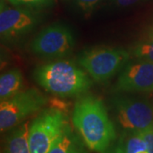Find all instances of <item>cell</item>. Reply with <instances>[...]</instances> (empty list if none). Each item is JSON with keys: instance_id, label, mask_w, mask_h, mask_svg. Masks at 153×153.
Returning a JSON list of instances; mask_svg holds the SVG:
<instances>
[{"instance_id": "obj_1", "label": "cell", "mask_w": 153, "mask_h": 153, "mask_svg": "<svg viewBox=\"0 0 153 153\" xmlns=\"http://www.w3.org/2000/svg\"><path fill=\"white\" fill-rule=\"evenodd\" d=\"M72 123L88 149L104 152L116 139V130L104 103L92 95L76 101Z\"/></svg>"}, {"instance_id": "obj_2", "label": "cell", "mask_w": 153, "mask_h": 153, "mask_svg": "<svg viewBox=\"0 0 153 153\" xmlns=\"http://www.w3.org/2000/svg\"><path fill=\"white\" fill-rule=\"evenodd\" d=\"M34 78L46 91L61 97L82 94L92 83L87 73L68 60L38 66L34 71Z\"/></svg>"}, {"instance_id": "obj_3", "label": "cell", "mask_w": 153, "mask_h": 153, "mask_svg": "<svg viewBox=\"0 0 153 153\" xmlns=\"http://www.w3.org/2000/svg\"><path fill=\"white\" fill-rule=\"evenodd\" d=\"M129 53L121 48H97L84 51L79 64L94 81L105 82L124 68Z\"/></svg>"}, {"instance_id": "obj_4", "label": "cell", "mask_w": 153, "mask_h": 153, "mask_svg": "<svg viewBox=\"0 0 153 153\" xmlns=\"http://www.w3.org/2000/svg\"><path fill=\"white\" fill-rule=\"evenodd\" d=\"M69 123L67 117L58 108L45 110L32 122L29 128L31 153H48L57 138Z\"/></svg>"}, {"instance_id": "obj_5", "label": "cell", "mask_w": 153, "mask_h": 153, "mask_svg": "<svg viewBox=\"0 0 153 153\" xmlns=\"http://www.w3.org/2000/svg\"><path fill=\"white\" fill-rule=\"evenodd\" d=\"M47 99L35 88H29L0 104V130L2 133L20 125L29 116L41 110Z\"/></svg>"}, {"instance_id": "obj_6", "label": "cell", "mask_w": 153, "mask_h": 153, "mask_svg": "<svg viewBox=\"0 0 153 153\" xmlns=\"http://www.w3.org/2000/svg\"><path fill=\"white\" fill-rule=\"evenodd\" d=\"M117 120L124 131H145L153 127V105L146 100L120 97L114 100Z\"/></svg>"}, {"instance_id": "obj_7", "label": "cell", "mask_w": 153, "mask_h": 153, "mask_svg": "<svg viewBox=\"0 0 153 153\" xmlns=\"http://www.w3.org/2000/svg\"><path fill=\"white\" fill-rule=\"evenodd\" d=\"M74 38L66 26L55 24L38 33L31 44L35 55L44 58H57L68 55L73 48Z\"/></svg>"}, {"instance_id": "obj_8", "label": "cell", "mask_w": 153, "mask_h": 153, "mask_svg": "<svg viewBox=\"0 0 153 153\" xmlns=\"http://www.w3.org/2000/svg\"><path fill=\"white\" fill-rule=\"evenodd\" d=\"M115 90L126 93L153 92V62L139 60L121 71Z\"/></svg>"}, {"instance_id": "obj_9", "label": "cell", "mask_w": 153, "mask_h": 153, "mask_svg": "<svg viewBox=\"0 0 153 153\" xmlns=\"http://www.w3.org/2000/svg\"><path fill=\"white\" fill-rule=\"evenodd\" d=\"M36 15L29 10L11 8L1 0L0 34L4 39L16 38L31 31L37 24Z\"/></svg>"}, {"instance_id": "obj_10", "label": "cell", "mask_w": 153, "mask_h": 153, "mask_svg": "<svg viewBox=\"0 0 153 153\" xmlns=\"http://www.w3.org/2000/svg\"><path fill=\"white\" fill-rule=\"evenodd\" d=\"M86 147L82 138L72 131L69 124L57 138L48 153H88Z\"/></svg>"}, {"instance_id": "obj_11", "label": "cell", "mask_w": 153, "mask_h": 153, "mask_svg": "<svg viewBox=\"0 0 153 153\" xmlns=\"http://www.w3.org/2000/svg\"><path fill=\"white\" fill-rule=\"evenodd\" d=\"M29 122L21 123L6 138L4 153H31L29 145Z\"/></svg>"}, {"instance_id": "obj_12", "label": "cell", "mask_w": 153, "mask_h": 153, "mask_svg": "<svg viewBox=\"0 0 153 153\" xmlns=\"http://www.w3.org/2000/svg\"><path fill=\"white\" fill-rule=\"evenodd\" d=\"M22 86V75L19 69L6 71L0 77V100H4L16 95Z\"/></svg>"}, {"instance_id": "obj_13", "label": "cell", "mask_w": 153, "mask_h": 153, "mask_svg": "<svg viewBox=\"0 0 153 153\" xmlns=\"http://www.w3.org/2000/svg\"><path fill=\"white\" fill-rule=\"evenodd\" d=\"M117 147L123 153H149L146 141L136 132H124Z\"/></svg>"}, {"instance_id": "obj_14", "label": "cell", "mask_w": 153, "mask_h": 153, "mask_svg": "<svg viewBox=\"0 0 153 153\" xmlns=\"http://www.w3.org/2000/svg\"><path fill=\"white\" fill-rule=\"evenodd\" d=\"M132 54L138 60L153 62V39L138 44L134 48Z\"/></svg>"}, {"instance_id": "obj_15", "label": "cell", "mask_w": 153, "mask_h": 153, "mask_svg": "<svg viewBox=\"0 0 153 153\" xmlns=\"http://www.w3.org/2000/svg\"><path fill=\"white\" fill-rule=\"evenodd\" d=\"M14 6H27V7H44L51 5L54 0H7Z\"/></svg>"}, {"instance_id": "obj_16", "label": "cell", "mask_w": 153, "mask_h": 153, "mask_svg": "<svg viewBox=\"0 0 153 153\" xmlns=\"http://www.w3.org/2000/svg\"><path fill=\"white\" fill-rule=\"evenodd\" d=\"M101 0H75L77 7L84 12L91 11Z\"/></svg>"}, {"instance_id": "obj_17", "label": "cell", "mask_w": 153, "mask_h": 153, "mask_svg": "<svg viewBox=\"0 0 153 153\" xmlns=\"http://www.w3.org/2000/svg\"><path fill=\"white\" fill-rule=\"evenodd\" d=\"M140 134H141L144 140L146 141L148 152L153 153V127L145 131L140 132Z\"/></svg>"}, {"instance_id": "obj_18", "label": "cell", "mask_w": 153, "mask_h": 153, "mask_svg": "<svg viewBox=\"0 0 153 153\" xmlns=\"http://www.w3.org/2000/svg\"><path fill=\"white\" fill-rule=\"evenodd\" d=\"M141 1L143 0H111V2L119 8H128V7L134 5Z\"/></svg>"}, {"instance_id": "obj_19", "label": "cell", "mask_w": 153, "mask_h": 153, "mask_svg": "<svg viewBox=\"0 0 153 153\" xmlns=\"http://www.w3.org/2000/svg\"><path fill=\"white\" fill-rule=\"evenodd\" d=\"M111 153H123L122 152H121V150L119 149L118 147H117L116 149H115L114 151L112 152H111Z\"/></svg>"}]
</instances>
